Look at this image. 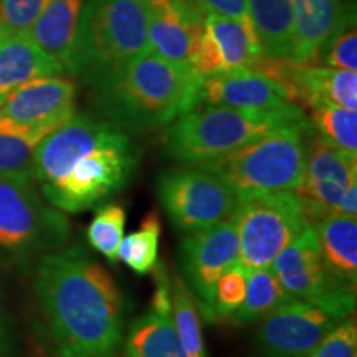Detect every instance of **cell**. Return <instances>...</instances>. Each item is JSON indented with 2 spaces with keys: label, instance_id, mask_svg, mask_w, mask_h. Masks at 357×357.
Listing matches in <instances>:
<instances>
[{
  "label": "cell",
  "instance_id": "d4e9b609",
  "mask_svg": "<svg viewBox=\"0 0 357 357\" xmlns=\"http://www.w3.org/2000/svg\"><path fill=\"white\" fill-rule=\"evenodd\" d=\"M293 296L284 291L276 278L275 271L268 268L250 270L247 276V294L242 306L229 319L231 324H253L265 318L268 312L276 310Z\"/></svg>",
  "mask_w": 357,
  "mask_h": 357
},
{
  "label": "cell",
  "instance_id": "d6a6232c",
  "mask_svg": "<svg viewBox=\"0 0 357 357\" xmlns=\"http://www.w3.org/2000/svg\"><path fill=\"white\" fill-rule=\"evenodd\" d=\"M307 357H357V324L347 316L341 319Z\"/></svg>",
  "mask_w": 357,
  "mask_h": 357
},
{
  "label": "cell",
  "instance_id": "8992f818",
  "mask_svg": "<svg viewBox=\"0 0 357 357\" xmlns=\"http://www.w3.org/2000/svg\"><path fill=\"white\" fill-rule=\"evenodd\" d=\"M141 159L139 147L118 129L109 139L79 154L58 181L42 187L52 207L66 213L95 208L126 189Z\"/></svg>",
  "mask_w": 357,
  "mask_h": 357
},
{
  "label": "cell",
  "instance_id": "836d02e7",
  "mask_svg": "<svg viewBox=\"0 0 357 357\" xmlns=\"http://www.w3.org/2000/svg\"><path fill=\"white\" fill-rule=\"evenodd\" d=\"M205 15L227 17V19H250L248 0H194Z\"/></svg>",
  "mask_w": 357,
  "mask_h": 357
},
{
  "label": "cell",
  "instance_id": "d6986e66",
  "mask_svg": "<svg viewBox=\"0 0 357 357\" xmlns=\"http://www.w3.org/2000/svg\"><path fill=\"white\" fill-rule=\"evenodd\" d=\"M84 0H50L25 35L68 73Z\"/></svg>",
  "mask_w": 357,
  "mask_h": 357
},
{
  "label": "cell",
  "instance_id": "f546056e",
  "mask_svg": "<svg viewBox=\"0 0 357 357\" xmlns=\"http://www.w3.org/2000/svg\"><path fill=\"white\" fill-rule=\"evenodd\" d=\"M312 65L357 71V29L354 12L347 13L336 33L321 48Z\"/></svg>",
  "mask_w": 357,
  "mask_h": 357
},
{
  "label": "cell",
  "instance_id": "ac0fdd59",
  "mask_svg": "<svg viewBox=\"0 0 357 357\" xmlns=\"http://www.w3.org/2000/svg\"><path fill=\"white\" fill-rule=\"evenodd\" d=\"M293 52L289 60L314 63L321 48L336 33L349 10L341 0H291Z\"/></svg>",
  "mask_w": 357,
  "mask_h": 357
},
{
  "label": "cell",
  "instance_id": "44dd1931",
  "mask_svg": "<svg viewBox=\"0 0 357 357\" xmlns=\"http://www.w3.org/2000/svg\"><path fill=\"white\" fill-rule=\"evenodd\" d=\"M126 357H187L172 323L171 310H155L137 316L123 337Z\"/></svg>",
  "mask_w": 357,
  "mask_h": 357
},
{
  "label": "cell",
  "instance_id": "603a6c76",
  "mask_svg": "<svg viewBox=\"0 0 357 357\" xmlns=\"http://www.w3.org/2000/svg\"><path fill=\"white\" fill-rule=\"evenodd\" d=\"M248 15L261 43L263 55L275 60L291 58V0H248Z\"/></svg>",
  "mask_w": 357,
  "mask_h": 357
},
{
  "label": "cell",
  "instance_id": "e575fe53",
  "mask_svg": "<svg viewBox=\"0 0 357 357\" xmlns=\"http://www.w3.org/2000/svg\"><path fill=\"white\" fill-rule=\"evenodd\" d=\"M17 349H19V336H17L15 323L0 288V357H13Z\"/></svg>",
  "mask_w": 357,
  "mask_h": 357
},
{
  "label": "cell",
  "instance_id": "cb8c5ba5",
  "mask_svg": "<svg viewBox=\"0 0 357 357\" xmlns=\"http://www.w3.org/2000/svg\"><path fill=\"white\" fill-rule=\"evenodd\" d=\"M48 134L0 116V177L35 181V149Z\"/></svg>",
  "mask_w": 357,
  "mask_h": 357
},
{
  "label": "cell",
  "instance_id": "30bf717a",
  "mask_svg": "<svg viewBox=\"0 0 357 357\" xmlns=\"http://www.w3.org/2000/svg\"><path fill=\"white\" fill-rule=\"evenodd\" d=\"M271 270L289 296L344 319L356 310V288L334 276L321 255L311 223L278 253Z\"/></svg>",
  "mask_w": 357,
  "mask_h": 357
},
{
  "label": "cell",
  "instance_id": "8fae6325",
  "mask_svg": "<svg viewBox=\"0 0 357 357\" xmlns=\"http://www.w3.org/2000/svg\"><path fill=\"white\" fill-rule=\"evenodd\" d=\"M236 260L238 234L231 218L185 235L178 243L177 265L181 278L197 303L200 318L207 323H217L213 310L217 281Z\"/></svg>",
  "mask_w": 357,
  "mask_h": 357
},
{
  "label": "cell",
  "instance_id": "ffe728a7",
  "mask_svg": "<svg viewBox=\"0 0 357 357\" xmlns=\"http://www.w3.org/2000/svg\"><path fill=\"white\" fill-rule=\"evenodd\" d=\"M61 73H65L61 65L25 33L0 40V98L26 82Z\"/></svg>",
  "mask_w": 357,
  "mask_h": 357
},
{
  "label": "cell",
  "instance_id": "9c48e42d",
  "mask_svg": "<svg viewBox=\"0 0 357 357\" xmlns=\"http://www.w3.org/2000/svg\"><path fill=\"white\" fill-rule=\"evenodd\" d=\"M231 220L238 234V261L248 271L271 266L281 250L310 223L294 190L240 200Z\"/></svg>",
  "mask_w": 357,
  "mask_h": 357
},
{
  "label": "cell",
  "instance_id": "5b68a950",
  "mask_svg": "<svg viewBox=\"0 0 357 357\" xmlns=\"http://www.w3.org/2000/svg\"><path fill=\"white\" fill-rule=\"evenodd\" d=\"M310 124L278 129L265 137L200 164L234 187L240 200L301 185Z\"/></svg>",
  "mask_w": 357,
  "mask_h": 357
},
{
  "label": "cell",
  "instance_id": "83f0119b",
  "mask_svg": "<svg viewBox=\"0 0 357 357\" xmlns=\"http://www.w3.org/2000/svg\"><path fill=\"white\" fill-rule=\"evenodd\" d=\"M162 234V223L155 212H149L142 218L141 227L132 234L123 236L118 247V260L131 268L134 273L147 275L158 263L159 238Z\"/></svg>",
  "mask_w": 357,
  "mask_h": 357
},
{
  "label": "cell",
  "instance_id": "4fadbf2b",
  "mask_svg": "<svg viewBox=\"0 0 357 357\" xmlns=\"http://www.w3.org/2000/svg\"><path fill=\"white\" fill-rule=\"evenodd\" d=\"M339 321L318 306L291 298L260 319L255 333L258 354L307 357Z\"/></svg>",
  "mask_w": 357,
  "mask_h": 357
},
{
  "label": "cell",
  "instance_id": "2e32d148",
  "mask_svg": "<svg viewBox=\"0 0 357 357\" xmlns=\"http://www.w3.org/2000/svg\"><path fill=\"white\" fill-rule=\"evenodd\" d=\"M77 86L68 78L43 77L0 98V116L24 126L52 132L75 114Z\"/></svg>",
  "mask_w": 357,
  "mask_h": 357
},
{
  "label": "cell",
  "instance_id": "ba28073f",
  "mask_svg": "<svg viewBox=\"0 0 357 357\" xmlns=\"http://www.w3.org/2000/svg\"><path fill=\"white\" fill-rule=\"evenodd\" d=\"M155 195L174 229L182 235L230 220L240 199L229 182L204 166H181L162 171Z\"/></svg>",
  "mask_w": 357,
  "mask_h": 357
},
{
  "label": "cell",
  "instance_id": "d590c367",
  "mask_svg": "<svg viewBox=\"0 0 357 357\" xmlns=\"http://www.w3.org/2000/svg\"><path fill=\"white\" fill-rule=\"evenodd\" d=\"M3 37H6V33H3V30H2V26H0V40H2Z\"/></svg>",
  "mask_w": 357,
  "mask_h": 357
},
{
  "label": "cell",
  "instance_id": "e0dca14e",
  "mask_svg": "<svg viewBox=\"0 0 357 357\" xmlns=\"http://www.w3.org/2000/svg\"><path fill=\"white\" fill-rule=\"evenodd\" d=\"M199 105L271 111L294 102L289 101L287 89L263 71L242 68L202 78Z\"/></svg>",
  "mask_w": 357,
  "mask_h": 357
},
{
  "label": "cell",
  "instance_id": "7c38bea8",
  "mask_svg": "<svg viewBox=\"0 0 357 357\" xmlns=\"http://www.w3.org/2000/svg\"><path fill=\"white\" fill-rule=\"evenodd\" d=\"M352 185H357V154L328 144L310 128L305 172L301 185L294 190L301 199L307 222L337 215L339 204Z\"/></svg>",
  "mask_w": 357,
  "mask_h": 357
},
{
  "label": "cell",
  "instance_id": "52a82bcc",
  "mask_svg": "<svg viewBox=\"0 0 357 357\" xmlns=\"http://www.w3.org/2000/svg\"><path fill=\"white\" fill-rule=\"evenodd\" d=\"M33 182L0 177V252L22 270L61 250L70 238L68 218L43 202Z\"/></svg>",
  "mask_w": 357,
  "mask_h": 357
},
{
  "label": "cell",
  "instance_id": "9a60e30c",
  "mask_svg": "<svg viewBox=\"0 0 357 357\" xmlns=\"http://www.w3.org/2000/svg\"><path fill=\"white\" fill-rule=\"evenodd\" d=\"M144 7L151 52L190 66L204 33L205 13L194 0H144Z\"/></svg>",
  "mask_w": 357,
  "mask_h": 357
},
{
  "label": "cell",
  "instance_id": "6da1fadb",
  "mask_svg": "<svg viewBox=\"0 0 357 357\" xmlns=\"http://www.w3.org/2000/svg\"><path fill=\"white\" fill-rule=\"evenodd\" d=\"M35 293L55 357H116L126 328V296L82 245L37 263Z\"/></svg>",
  "mask_w": 357,
  "mask_h": 357
},
{
  "label": "cell",
  "instance_id": "277c9868",
  "mask_svg": "<svg viewBox=\"0 0 357 357\" xmlns=\"http://www.w3.org/2000/svg\"><path fill=\"white\" fill-rule=\"evenodd\" d=\"M149 52L144 0H84L68 73L91 83Z\"/></svg>",
  "mask_w": 357,
  "mask_h": 357
},
{
  "label": "cell",
  "instance_id": "7402d4cb",
  "mask_svg": "<svg viewBox=\"0 0 357 357\" xmlns=\"http://www.w3.org/2000/svg\"><path fill=\"white\" fill-rule=\"evenodd\" d=\"M318 236L321 255L334 276L357 287V223L356 218L333 215L311 223Z\"/></svg>",
  "mask_w": 357,
  "mask_h": 357
},
{
  "label": "cell",
  "instance_id": "f1b7e54d",
  "mask_svg": "<svg viewBox=\"0 0 357 357\" xmlns=\"http://www.w3.org/2000/svg\"><path fill=\"white\" fill-rule=\"evenodd\" d=\"M126 211L121 204L111 202L101 205L86 230L88 243L101 253L109 263L118 260V247L123 240Z\"/></svg>",
  "mask_w": 357,
  "mask_h": 357
},
{
  "label": "cell",
  "instance_id": "4dcf8cb0",
  "mask_svg": "<svg viewBox=\"0 0 357 357\" xmlns=\"http://www.w3.org/2000/svg\"><path fill=\"white\" fill-rule=\"evenodd\" d=\"M247 276L248 270L236 260L218 278L215 298H213L217 323L218 321H229L231 314L242 306L245 294H247Z\"/></svg>",
  "mask_w": 357,
  "mask_h": 357
},
{
  "label": "cell",
  "instance_id": "1f68e13d",
  "mask_svg": "<svg viewBox=\"0 0 357 357\" xmlns=\"http://www.w3.org/2000/svg\"><path fill=\"white\" fill-rule=\"evenodd\" d=\"M50 0H0V26L7 35L29 32Z\"/></svg>",
  "mask_w": 357,
  "mask_h": 357
},
{
  "label": "cell",
  "instance_id": "3957f363",
  "mask_svg": "<svg viewBox=\"0 0 357 357\" xmlns=\"http://www.w3.org/2000/svg\"><path fill=\"white\" fill-rule=\"evenodd\" d=\"M310 124L298 105L257 111L197 105L166 126L164 151L185 166L211 162L278 129Z\"/></svg>",
  "mask_w": 357,
  "mask_h": 357
},
{
  "label": "cell",
  "instance_id": "4316f807",
  "mask_svg": "<svg viewBox=\"0 0 357 357\" xmlns=\"http://www.w3.org/2000/svg\"><path fill=\"white\" fill-rule=\"evenodd\" d=\"M310 113V126L321 139L346 153L357 154V109L321 102Z\"/></svg>",
  "mask_w": 357,
  "mask_h": 357
},
{
  "label": "cell",
  "instance_id": "7a4b0ae2",
  "mask_svg": "<svg viewBox=\"0 0 357 357\" xmlns=\"http://www.w3.org/2000/svg\"><path fill=\"white\" fill-rule=\"evenodd\" d=\"M200 83L202 77L190 66L149 52L89 84L109 123L124 132H144L166 128L197 106Z\"/></svg>",
  "mask_w": 357,
  "mask_h": 357
},
{
  "label": "cell",
  "instance_id": "5bb4252c",
  "mask_svg": "<svg viewBox=\"0 0 357 357\" xmlns=\"http://www.w3.org/2000/svg\"><path fill=\"white\" fill-rule=\"evenodd\" d=\"M263 56L261 43L252 20L205 15L202 38L190 66L199 77L205 78L253 68Z\"/></svg>",
  "mask_w": 357,
  "mask_h": 357
},
{
  "label": "cell",
  "instance_id": "484cf974",
  "mask_svg": "<svg viewBox=\"0 0 357 357\" xmlns=\"http://www.w3.org/2000/svg\"><path fill=\"white\" fill-rule=\"evenodd\" d=\"M171 314L182 349L187 357H208L202 336V318L194 296L181 275L171 280Z\"/></svg>",
  "mask_w": 357,
  "mask_h": 357
}]
</instances>
